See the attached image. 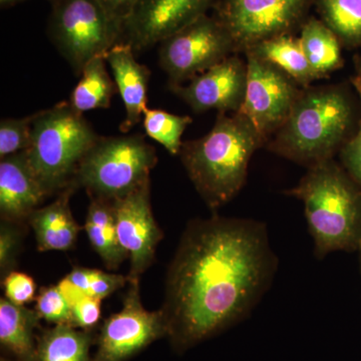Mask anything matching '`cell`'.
<instances>
[{
  "label": "cell",
  "instance_id": "6da1fadb",
  "mask_svg": "<svg viewBox=\"0 0 361 361\" xmlns=\"http://www.w3.org/2000/svg\"><path fill=\"white\" fill-rule=\"evenodd\" d=\"M267 226L248 218L192 220L166 277L161 311L180 353L245 320L278 270Z\"/></svg>",
  "mask_w": 361,
  "mask_h": 361
},
{
  "label": "cell",
  "instance_id": "7a4b0ae2",
  "mask_svg": "<svg viewBox=\"0 0 361 361\" xmlns=\"http://www.w3.org/2000/svg\"><path fill=\"white\" fill-rule=\"evenodd\" d=\"M264 145L253 123L240 113L218 114L210 132L183 142L180 161L213 214L245 186L252 157Z\"/></svg>",
  "mask_w": 361,
  "mask_h": 361
},
{
  "label": "cell",
  "instance_id": "3957f363",
  "mask_svg": "<svg viewBox=\"0 0 361 361\" xmlns=\"http://www.w3.org/2000/svg\"><path fill=\"white\" fill-rule=\"evenodd\" d=\"M355 111L344 85L303 87L290 116L266 146L306 168L331 160L355 133Z\"/></svg>",
  "mask_w": 361,
  "mask_h": 361
},
{
  "label": "cell",
  "instance_id": "277c9868",
  "mask_svg": "<svg viewBox=\"0 0 361 361\" xmlns=\"http://www.w3.org/2000/svg\"><path fill=\"white\" fill-rule=\"evenodd\" d=\"M302 202L314 255L358 250L361 244V190L334 159L307 168L298 184L284 192Z\"/></svg>",
  "mask_w": 361,
  "mask_h": 361
},
{
  "label": "cell",
  "instance_id": "5b68a950",
  "mask_svg": "<svg viewBox=\"0 0 361 361\" xmlns=\"http://www.w3.org/2000/svg\"><path fill=\"white\" fill-rule=\"evenodd\" d=\"M99 135L84 114L61 102L35 114L28 163L47 197L71 185L80 161Z\"/></svg>",
  "mask_w": 361,
  "mask_h": 361
},
{
  "label": "cell",
  "instance_id": "8992f818",
  "mask_svg": "<svg viewBox=\"0 0 361 361\" xmlns=\"http://www.w3.org/2000/svg\"><path fill=\"white\" fill-rule=\"evenodd\" d=\"M158 163L144 135L99 137L78 166L71 186L84 188L90 199L114 202L151 183Z\"/></svg>",
  "mask_w": 361,
  "mask_h": 361
},
{
  "label": "cell",
  "instance_id": "52a82bcc",
  "mask_svg": "<svg viewBox=\"0 0 361 361\" xmlns=\"http://www.w3.org/2000/svg\"><path fill=\"white\" fill-rule=\"evenodd\" d=\"M51 39L80 75L87 61L104 56L121 42L123 26L111 20L96 0H54Z\"/></svg>",
  "mask_w": 361,
  "mask_h": 361
},
{
  "label": "cell",
  "instance_id": "ba28073f",
  "mask_svg": "<svg viewBox=\"0 0 361 361\" xmlns=\"http://www.w3.org/2000/svg\"><path fill=\"white\" fill-rule=\"evenodd\" d=\"M237 54L234 42L216 16L197 18L160 44V65L170 87L180 85Z\"/></svg>",
  "mask_w": 361,
  "mask_h": 361
},
{
  "label": "cell",
  "instance_id": "9c48e42d",
  "mask_svg": "<svg viewBox=\"0 0 361 361\" xmlns=\"http://www.w3.org/2000/svg\"><path fill=\"white\" fill-rule=\"evenodd\" d=\"M314 0H219L216 18L245 52L264 40L291 35L308 18Z\"/></svg>",
  "mask_w": 361,
  "mask_h": 361
},
{
  "label": "cell",
  "instance_id": "30bf717a",
  "mask_svg": "<svg viewBox=\"0 0 361 361\" xmlns=\"http://www.w3.org/2000/svg\"><path fill=\"white\" fill-rule=\"evenodd\" d=\"M245 54L246 94L238 113L253 123L267 145L290 116L303 87L269 61Z\"/></svg>",
  "mask_w": 361,
  "mask_h": 361
},
{
  "label": "cell",
  "instance_id": "8fae6325",
  "mask_svg": "<svg viewBox=\"0 0 361 361\" xmlns=\"http://www.w3.org/2000/svg\"><path fill=\"white\" fill-rule=\"evenodd\" d=\"M140 290V279H130L122 310L104 322L92 361H125L168 336L163 313L145 310Z\"/></svg>",
  "mask_w": 361,
  "mask_h": 361
},
{
  "label": "cell",
  "instance_id": "7c38bea8",
  "mask_svg": "<svg viewBox=\"0 0 361 361\" xmlns=\"http://www.w3.org/2000/svg\"><path fill=\"white\" fill-rule=\"evenodd\" d=\"M113 204L118 241L129 255L130 279H140L153 264L164 237L152 211L151 183Z\"/></svg>",
  "mask_w": 361,
  "mask_h": 361
},
{
  "label": "cell",
  "instance_id": "4fadbf2b",
  "mask_svg": "<svg viewBox=\"0 0 361 361\" xmlns=\"http://www.w3.org/2000/svg\"><path fill=\"white\" fill-rule=\"evenodd\" d=\"M219 0H139L123 25L126 44L134 51L161 44L217 4Z\"/></svg>",
  "mask_w": 361,
  "mask_h": 361
},
{
  "label": "cell",
  "instance_id": "5bb4252c",
  "mask_svg": "<svg viewBox=\"0 0 361 361\" xmlns=\"http://www.w3.org/2000/svg\"><path fill=\"white\" fill-rule=\"evenodd\" d=\"M247 65L236 54L190 80L187 85L170 87L195 111L238 113L245 99Z\"/></svg>",
  "mask_w": 361,
  "mask_h": 361
},
{
  "label": "cell",
  "instance_id": "9a60e30c",
  "mask_svg": "<svg viewBox=\"0 0 361 361\" xmlns=\"http://www.w3.org/2000/svg\"><path fill=\"white\" fill-rule=\"evenodd\" d=\"M47 198L30 168L25 151L0 161V215L1 220L27 222L33 211Z\"/></svg>",
  "mask_w": 361,
  "mask_h": 361
},
{
  "label": "cell",
  "instance_id": "2e32d148",
  "mask_svg": "<svg viewBox=\"0 0 361 361\" xmlns=\"http://www.w3.org/2000/svg\"><path fill=\"white\" fill-rule=\"evenodd\" d=\"M104 56L110 66L126 108L125 120L120 127L121 132L126 134L142 121L145 111L148 109L149 71L137 63L134 49L126 42H118Z\"/></svg>",
  "mask_w": 361,
  "mask_h": 361
},
{
  "label": "cell",
  "instance_id": "e0dca14e",
  "mask_svg": "<svg viewBox=\"0 0 361 361\" xmlns=\"http://www.w3.org/2000/svg\"><path fill=\"white\" fill-rule=\"evenodd\" d=\"M75 190L73 186L66 188L52 203L37 208L28 218L37 250L68 251L75 246L80 227L71 213L70 200Z\"/></svg>",
  "mask_w": 361,
  "mask_h": 361
},
{
  "label": "cell",
  "instance_id": "ac0fdd59",
  "mask_svg": "<svg viewBox=\"0 0 361 361\" xmlns=\"http://www.w3.org/2000/svg\"><path fill=\"white\" fill-rule=\"evenodd\" d=\"M40 317L35 310L0 299V344L13 361H33L37 345L35 329Z\"/></svg>",
  "mask_w": 361,
  "mask_h": 361
},
{
  "label": "cell",
  "instance_id": "d6986e66",
  "mask_svg": "<svg viewBox=\"0 0 361 361\" xmlns=\"http://www.w3.org/2000/svg\"><path fill=\"white\" fill-rule=\"evenodd\" d=\"M85 230L90 245L99 254L108 269H118L123 261L129 258L118 241L115 210L111 202L90 199Z\"/></svg>",
  "mask_w": 361,
  "mask_h": 361
},
{
  "label": "cell",
  "instance_id": "ffe728a7",
  "mask_svg": "<svg viewBox=\"0 0 361 361\" xmlns=\"http://www.w3.org/2000/svg\"><path fill=\"white\" fill-rule=\"evenodd\" d=\"M247 51L276 66L302 87H310L313 82L319 80L304 54L300 39L292 35L264 40Z\"/></svg>",
  "mask_w": 361,
  "mask_h": 361
},
{
  "label": "cell",
  "instance_id": "44dd1931",
  "mask_svg": "<svg viewBox=\"0 0 361 361\" xmlns=\"http://www.w3.org/2000/svg\"><path fill=\"white\" fill-rule=\"evenodd\" d=\"M301 45L318 78L329 77L343 66L342 45L320 18L310 16L301 25Z\"/></svg>",
  "mask_w": 361,
  "mask_h": 361
},
{
  "label": "cell",
  "instance_id": "7402d4cb",
  "mask_svg": "<svg viewBox=\"0 0 361 361\" xmlns=\"http://www.w3.org/2000/svg\"><path fill=\"white\" fill-rule=\"evenodd\" d=\"M104 56H96L87 61L80 73V80L71 92V106L78 113L108 109L116 92L113 82L106 66Z\"/></svg>",
  "mask_w": 361,
  "mask_h": 361
},
{
  "label": "cell",
  "instance_id": "603a6c76",
  "mask_svg": "<svg viewBox=\"0 0 361 361\" xmlns=\"http://www.w3.org/2000/svg\"><path fill=\"white\" fill-rule=\"evenodd\" d=\"M90 331L68 324L54 325L37 341L33 361H92Z\"/></svg>",
  "mask_w": 361,
  "mask_h": 361
},
{
  "label": "cell",
  "instance_id": "cb8c5ba5",
  "mask_svg": "<svg viewBox=\"0 0 361 361\" xmlns=\"http://www.w3.org/2000/svg\"><path fill=\"white\" fill-rule=\"evenodd\" d=\"M313 6L342 47H361V0H314Z\"/></svg>",
  "mask_w": 361,
  "mask_h": 361
},
{
  "label": "cell",
  "instance_id": "d4e9b609",
  "mask_svg": "<svg viewBox=\"0 0 361 361\" xmlns=\"http://www.w3.org/2000/svg\"><path fill=\"white\" fill-rule=\"evenodd\" d=\"M192 122L191 116L174 115L157 109H147L142 116L146 135L173 156L179 155L183 145L182 135Z\"/></svg>",
  "mask_w": 361,
  "mask_h": 361
},
{
  "label": "cell",
  "instance_id": "484cf974",
  "mask_svg": "<svg viewBox=\"0 0 361 361\" xmlns=\"http://www.w3.org/2000/svg\"><path fill=\"white\" fill-rule=\"evenodd\" d=\"M58 287L70 306L71 326L85 331L96 326L101 319L102 299L85 293L66 276L59 282Z\"/></svg>",
  "mask_w": 361,
  "mask_h": 361
},
{
  "label": "cell",
  "instance_id": "4316f807",
  "mask_svg": "<svg viewBox=\"0 0 361 361\" xmlns=\"http://www.w3.org/2000/svg\"><path fill=\"white\" fill-rule=\"evenodd\" d=\"M66 277L90 296L103 300L129 283L130 277L90 268L75 267Z\"/></svg>",
  "mask_w": 361,
  "mask_h": 361
},
{
  "label": "cell",
  "instance_id": "83f0119b",
  "mask_svg": "<svg viewBox=\"0 0 361 361\" xmlns=\"http://www.w3.org/2000/svg\"><path fill=\"white\" fill-rule=\"evenodd\" d=\"M35 114L20 118H4L0 122V158L20 153L32 142Z\"/></svg>",
  "mask_w": 361,
  "mask_h": 361
},
{
  "label": "cell",
  "instance_id": "f1b7e54d",
  "mask_svg": "<svg viewBox=\"0 0 361 361\" xmlns=\"http://www.w3.org/2000/svg\"><path fill=\"white\" fill-rule=\"evenodd\" d=\"M23 225L25 223H13L1 220L0 226V275L1 280L16 270L18 254L23 242Z\"/></svg>",
  "mask_w": 361,
  "mask_h": 361
},
{
  "label": "cell",
  "instance_id": "f546056e",
  "mask_svg": "<svg viewBox=\"0 0 361 361\" xmlns=\"http://www.w3.org/2000/svg\"><path fill=\"white\" fill-rule=\"evenodd\" d=\"M37 311L40 319L54 323V325H71V313L70 306L65 297L56 286L44 287L37 296Z\"/></svg>",
  "mask_w": 361,
  "mask_h": 361
},
{
  "label": "cell",
  "instance_id": "4dcf8cb0",
  "mask_svg": "<svg viewBox=\"0 0 361 361\" xmlns=\"http://www.w3.org/2000/svg\"><path fill=\"white\" fill-rule=\"evenodd\" d=\"M351 84L355 87L361 106L360 85L356 82L355 78L351 80ZM338 155L341 165L361 190V116L357 129L343 145Z\"/></svg>",
  "mask_w": 361,
  "mask_h": 361
},
{
  "label": "cell",
  "instance_id": "1f68e13d",
  "mask_svg": "<svg viewBox=\"0 0 361 361\" xmlns=\"http://www.w3.org/2000/svg\"><path fill=\"white\" fill-rule=\"evenodd\" d=\"M2 284L6 298L16 305L25 306L35 299L37 285L25 273L14 270L2 279Z\"/></svg>",
  "mask_w": 361,
  "mask_h": 361
},
{
  "label": "cell",
  "instance_id": "d6a6232c",
  "mask_svg": "<svg viewBox=\"0 0 361 361\" xmlns=\"http://www.w3.org/2000/svg\"><path fill=\"white\" fill-rule=\"evenodd\" d=\"M111 20L123 25L139 0H96Z\"/></svg>",
  "mask_w": 361,
  "mask_h": 361
},
{
  "label": "cell",
  "instance_id": "836d02e7",
  "mask_svg": "<svg viewBox=\"0 0 361 361\" xmlns=\"http://www.w3.org/2000/svg\"><path fill=\"white\" fill-rule=\"evenodd\" d=\"M355 66H356V75L353 78H355L356 82H357L358 84H360V87H361V54H360V56H357V59H356Z\"/></svg>",
  "mask_w": 361,
  "mask_h": 361
},
{
  "label": "cell",
  "instance_id": "e575fe53",
  "mask_svg": "<svg viewBox=\"0 0 361 361\" xmlns=\"http://www.w3.org/2000/svg\"><path fill=\"white\" fill-rule=\"evenodd\" d=\"M20 1V0H0V4L1 6H7V4H16V2ZM51 1L54 2V0H51Z\"/></svg>",
  "mask_w": 361,
  "mask_h": 361
},
{
  "label": "cell",
  "instance_id": "d590c367",
  "mask_svg": "<svg viewBox=\"0 0 361 361\" xmlns=\"http://www.w3.org/2000/svg\"><path fill=\"white\" fill-rule=\"evenodd\" d=\"M358 253H360V269H361V244L360 248H358Z\"/></svg>",
  "mask_w": 361,
  "mask_h": 361
}]
</instances>
